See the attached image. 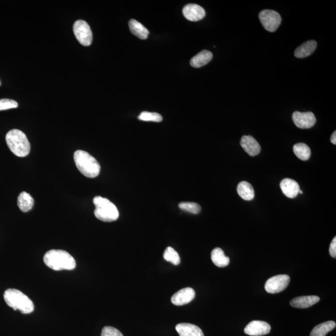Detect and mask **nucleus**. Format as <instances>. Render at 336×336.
Instances as JSON below:
<instances>
[{"label": "nucleus", "mask_w": 336, "mask_h": 336, "mask_svg": "<svg viewBox=\"0 0 336 336\" xmlns=\"http://www.w3.org/2000/svg\"><path fill=\"white\" fill-rule=\"evenodd\" d=\"M44 262L47 267L55 271L72 270L76 267L72 256L62 250H51L45 253Z\"/></svg>", "instance_id": "f257e3e1"}, {"label": "nucleus", "mask_w": 336, "mask_h": 336, "mask_svg": "<svg viewBox=\"0 0 336 336\" xmlns=\"http://www.w3.org/2000/svg\"><path fill=\"white\" fill-rule=\"evenodd\" d=\"M3 297L7 305L14 311L18 310L22 314H30L34 312L33 302L21 291L9 288L5 291Z\"/></svg>", "instance_id": "f03ea898"}, {"label": "nucleus", "mask_w": 336, "mask_h": 336, "mask_svg": "<svg viewBox=\"0 0 336 336\" xmlns=\"http://www.w3.org/2000/svg\"><path fill=\"white\" fill-rule=\"evenodd\" d=\"M74 160L77 169L85 177L94 178L100 174L99 163L89 153L77 150L74 153Z\"/></svg>", "instance_id": "7ed1b4c3"}, {"label": "nucleus", "mask_w": 336, "mask_h": 336, "mask_svg": "<svg viewBox=\"0 0 336 336\" xmlns=\"http://www.w3.org/2000/svg\"><path fill=\"white\" fill-rule=\"evenodd\" d=\"M6 141L9 150L16 156L25 157L29 155L31 145L26 135L21 130H10L6 135Z\"/></svg>", "instance_id": "20e7f679"}, {"label": "nucleus", "mask_w": 336, "mask_h": 336, "mask_svg": "<svg viewBox=\"0 0 336 336\" xmlns=\"http://www.w3.org/2000/svg\"><path fill=\"white\" fill-rule=\"evenodd\" d=\"M95 206L94 214L97 219L103 222L115 221L119 217V212L114 203L106 198L96 196L93 199Z\"/></svg>", "instance_id": "39448f33"}, {"label": "nucleus", "mask_w": 336, "mask_h": 336, "mask_svg": "<svg viewBox=\"0 0 336 336\" xmlns=\"http://www.w3.org/2000/svg\"><path fill=\"white\" fill-rule=\"evenodd\" d=\"M261 23L267 31L275 32L282 22V17L278 12L273 10L265 9L259 14Z\"/></svg>", "instance_id": "423d86ee"}, {"label": "nucleus", "mask_w": 336, "mask_h": 336, "mask_svg": "<svg viewBox=\"0 0 336 336\" xmlns=\"http://www.w3.org/2000/svg\"><path fill=\"white\" fill-rule=\"evenodd\" d=\"M73 30L75 36L80 43L84 46H89L91 44L93 39L92 32L86 21L78 20L75 22Z\"/></svg>", "instance_id": "0eeeda50"}, {"label": "nucleus", "mask_w": 336, "mask_h": 336, "mask_svg": "<svg viewBox=\"0 0 336 336\" xmlns=\"http://www.w3.org/2000/svg\"><path fill=\"white\" fill-rule=\"evenodd\" d=\"M290 282V278L287 275H276L267 280L265 289L271 294L280 293L287 288Z\"/></svg>", "instance_id": "6e6552de"}, {"label": "nucleus", "mask_w": 336, "mask_h": 336, "mask_svg": "<svg viewBox=\"0 0 336 336\" xmlns=\"http://www.w3.org/2000/svg\"><path fill=\"white\" fill-rule=\"evenodd\" d=\"M292 119L296 126L301 129H310L317 122L314 114L311 112H295L293 114Z\"/></svg>", "instance_id": "1a4fd4ad"}, {"label": "nucleus", "mask_w": 336, "mask_h": 336, "mask_svg": "<svg viewBox=\"0 0 336 336\" xmlns=\"http://www.w3.org/2000/svg\"><path fill=\"white\" fill-rule=\"evenodd\" d=\"M271 327L268 323L262 321H253L245 328V334L252 336H262L269 334Z\"/></svg>", "instance_id": "9d476101"}, {"label": "nucleus", "mask_w": 336, "mask_h": 336, "mask_svg": "<svg viewBox=\"0 0 336 336\" xmlns=\"http://www.w3.org/2000/svg\"><path fill=\"white\" fill-rule=\"evenodd\" d=\"M195 291L192 288H185L175 293L171 298L173 305L182 306L188 304L194 299Z\"/></svg>", "instance_id": "9b49d317"}, {"label": "nucleus", "mask_w": 336, "mask_h": 336, "mask_svg": "<svg viewBox=\"0 0 336 336\" xmlns=\"http://www.w3.org/2000/svg\"><path fill=\"white\" fill-rule=\"evenodd\" d=\"M182 13L185 18L190 21H198L205 16L204 8L196 4H188L182 9Z\"/></svg>", "instance_id": "f8f14e48"}, {"label": "nucleus", "mask_w": 336, "mask_h": 336, "mask_svg": "<svg viewBox=\"0 0 336 336\" xmlns=\"http://www.w3.org/2000/svg\"><path fill=\"white\" fill-rule=\"evenodd\" d=\"M280 188L283 194L288 198H295L297 196L299 190L300 185L296 180L286 178L280 182Z\"/></svg>", "instance_id": "ddd939ff"}, {"label": "nucleus", "mask_w": 336, "mask_h": 336, "mask_svg": "<svg viewBox=\"0 0 336 336\" xmlns=\"http://www.w3.org/2000/svg\"><path fill=\"white\" fill-rule=\"evenodd\" d=\"M240 145L244 151L250 157H255L260 154L261 148L259 144L252 136L242 137Z\"/></svg>", "instance_id": "4468645a"}, {"label": "nucleus", "mask_w": 336, "mask_h": 336, "mask_svg": "<svg viewBox=\"0 0 336 336\" xmlns=\"http://www.w3.org/2000/svg\"><path fill=\"white\" fill-rule=\"evenodd\" d=\"M179 336H204L200 328L190 323H180L175 327Z\"/></svg>", "instance_id": "2eb2a0df"}, {"label": "nucleus", "mask_w": 336, "mask_h": 336, "mask_svg": "<svg viewBox=\"0 0 336 336\" xmlns=\"http://www.w3.org/2000/svg\"><path fill=\"white\" fill-rule=\"evenodd\" d=\"M320 301V297L317 296H305L294 298L290 302V305L293 308H308L317 304Z\"/></svg>", "instance_id": "dca6fc26"}, {"label": "nucleus", "mask_w": 336, "mask_h": 336, "mask_svg": "<svg viewBox=\"0 0 336 336\" xmlns=\"http://www.w3.org/2000/svg\"><path fill=\"white\" fill-rule=\"evenodd\" d=\"M212 57L213 55L211 52L207 51V50H203L190 60V66L194 68H200L209 64L212 59Z\"/></svg>", "instance_id": "f3484780"}, {"label": "nucleus", "mask_w": 336, "mask_h": 336, "mask_svg": "<svg viewBox=\"0 0 336 336\" xmlns=\"http://www.w3.org/2000/svg\"><path fill=\"white\" fill-rule=\"evenodd\" d=\"M317 42L315 41H308L298 47L295 51V56L297 58H305L310 56L317 49Z\"/></svg>", "instance_id": "a211bd4d"}, {"label": "nucleus", "mask_w": 336, "mask_h": 336, "mask_svg": "<svg viewBox=\"0 0 336 336\" xmlns=\"http://www.w3.org/2000/svg\"><path fill=\"white\" fill-rule=\"evenodd\" d=\"M213 263L219 268H224L229 265L230 258L225 256L224 251L220 248H215L211 253Z\"/></svg>", "instance_id": "6ab92c4d"}, {"label": "nucleus", "mask_w": 336, "mask_h": 336, "mask_svg": "<svg viewBox=\"0 0 336 336\" xmlns=\"http://www.w3.org/2000/svg\"><path fill=\"white\" fill-rule=\"evenodd\" d=\"M129 27L132 33L141 39H146L149 36V31L144 25L135 19L129 21Z\"/></svg>", "instance_id": "aec40b11"}, {"label": "nucleus", "mask_w": 336, "mask_h": 336, "mask_svg": "<svg viewBox=\"0 0 336 336\" xmlns=\"http://www.w3.org/2000/svg\"><path fill=\"white\" fill-rule=\"evenodd\" d=\"M34 200L31 195L26 192H22L17 197V205L20 210L23 212H27L32 209L34 205Z\"/></svg>", "instance_id": "412c9836"}, {"label": "nucleus", "mask_w": 336, "mask_h": 336, "mask_svg": "<svg viewBox=\"0 0 336 336\" xmlns=\"http://www.w3.org/2000/svg\"><path fill=\"white\" fill-rule=\"evenodd\" d=\"M237 192L240 197L245 200H251L255 196L252 185L247 181H242L238 184Z\"/></svg>", "instance_id": "4be33fe9"}, {"label": "nucleus", "mask_w": 336, "mask_h": 336, "mask_svg": "<svg viewBox=\"0 0 336 336\" xmlns=\"http://www.w3.org/2000/svg\"><path fill=\"white\" fill-rule=\"evenodd\" d=\"M336 323L333 321L322 323L313 328L310 336H326L336 328Z\"/></svg>", "instance_id": "5701e85b"}, {"label": "nucleus", "mask_w": 336, "mask_h": 336, "mask_svg": "<svg viewBox=\"0 0 336 336\" xmlns=\"http://www.w3.org/2000/svg\"><path fill=\"white\" fill-rule=\"evenodd\" d=\"M293 152L298 159L303 161L309 160L311 156V150L307 145L299 143L293 147Z\"/></svg>", "instance_id": "b1692460"}, {"label": "nucleus", "mask_w": 336, "mask_h": 336, "mask_svg": "<svg viewBox=\"0 0 336 336\" xmlns=\"http://www.w3.org/2000/svg\"><path fill=\"white\" fill-rule=\"evenodd\" d=\"M164 257L165 260L172 263L173 265H178L180 262V259L179 254L170 247H168L165 250L164 254Z\"/></svg>", "instance_id": "393cba45"}, {"label": "nucleus", "mask_w": 336, "mask_h": 336, "mask_svg": "<svg viewBox=\"0 0 336 336\" xmlns=\"http://www.w3.org/2000/svg\"><path fill=\"white\" fill-rule=\"evenodd\" d=\"M140 120L145 122H160L163 120L161 115L156 112H143L140 114L139 117Z\"/></svg>", "instance_id": "a878e982"}, {"label": "nucleus", "mask_w": 336, "mask_h": 336, "mask_svg": "<svg viewBox=\"0 0 336 336\" xmlns=\"http://www.w3.org/2000/svg\"><path fill=\"white\" fill-rule=\"evenodd\" d=\"M179 207L180 209L194 214H199L201 210L200 205L195 202H180Z\"/></svg>", "instance_id": "bb28decb"}, {"label": "nucleus", "mask_w": 336, "mask_h": 336, "mask_svg": "<svg viewBox=\"0 0 336 336\" xmlns=\"http://www.w3.org/2000/svg\"><path fill=\"white\" fill-rule=\"evenodd\" d=\"M18 104L15 100L11 99H0V111L11 109H16Z\"/></svg>", "instance_id": "cd10ccee"}, {"label": "nucleus", "mask_w": 336, "mask_h": 336, "mask_svg": "<svg viewBox=\"0 0 336 336\" xmlns=\"http://www.w3.org/2000/svg\"><path fill=\"white\" fill-rule=\"evenodd\" d=\"M101 336H124L122 333L116 328L105 327L103 328Z\"/></svg>", "instance_id": "c85d7f7f"}, {"label": "nucleus", "mask_w": 336, "mask_h": 336, "mask_svg": "<svg viewBox=\"0 0 336 336\" xmlns=\"http://www.w3.org/2000/svg\"><path fill=\"white\" fill-rule=\"evenodd\" d=\"M330 253L331 256L333 258L336 257V237L333 239V241L331 243L330 247Z\"/></svg>", "instance_id": "c756f323"}, {"label": "nucleus", "mask_w": 336, "mask_h": 336, "mask_svg": "<svg viewBox=\"0 0 336 336\" xmlns=\"http://www.w3.org/2000/svg\"><path fill=\"white\" fill-rule=\"evenodd\" d=\"M331 142L333 144L336 145V132L333 133L332 137H331Z\"/></svg>", "instance_id": "7c9ffc66"}, {"label": "nucleus", "mask_w": 336, "mask_h": 336, "mask_svg": "<svg viewBox=\"0 0 336 336\" xmlns=\"http://www.w3.org/2000/svg\"><path fill=\"white\" fill-rule=\"evenodd\" d=\"M299 193H300V194H303V191H302V190H299Z\"/></svg>", "instance_id": "2f4dec72"}, {"label": "nucleus", "mask_w": 336, "mask_h": 336, "mask_svg": "<svg viewBox=\"0 0 336 336\" xmlns=\"http://www.w3.org/2000/svg\"><path fill=\"white\" fill-rule=\"evenodd\" d=\"M1 85V81H0V85Z\"/></svg>", "instance_id": "473e14b6"}]
</instances>
